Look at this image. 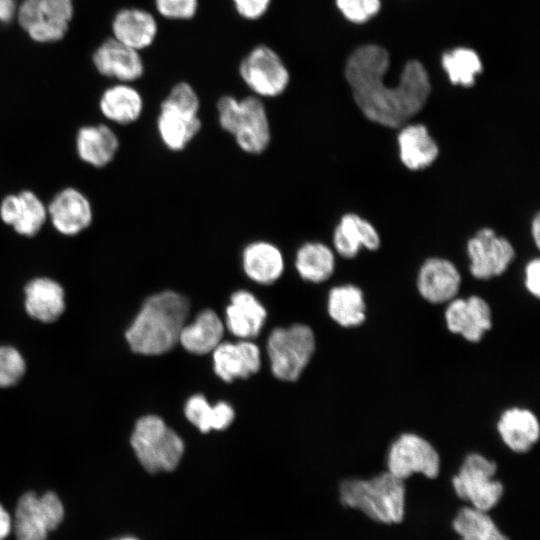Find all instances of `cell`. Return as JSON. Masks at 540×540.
<instances>
[{
    "label": "cell",
    "mask_w": 540,
    "mask_h": 540,
    "mask_svg": "<svg viewBox=\"0 0 540 540\" xmlns=\"http://www.w3.org/2000/svg\"><path fill=\"white\" fill-rule=\"evenodd\" d=\"M143 98L129 83L120 82L108 87L101 95L99 109L109 121L128 125L137 121L143 112Z\"/></svg>",
    "instance_id": "83f0119b"
},
{
    "label": "cell",
    "mask_w": 540,
    "mask_h": 540,
    "mask_svg": "<svg viewBox=\"0 0 540 540\" xmlns=\"http://www.w3.org/2000/svg\"><path fill=\"white\" fill-rule=\"evenodd\" d=\"M342 14L353 23H364L380 9L379 0H336Z\"/></svg>",
    "instance_id": "d590c367"
},
{
    "label": "cell",
    "mask_w": 540,
    "mask_h": 540,
    "mask_svg": "<svg viewBox=\"0 0 540 540\" xmlns=\"http://www.w3.org/2000/svg\"><path fill=\"white\" fill-rule=\"evenodd\" d=\"M266 316L265 308L252 293L238 290L231 295L230 304L226 308V324L235 336H257Z\"/></svg>",
    "instance_id": "4316f807"
},
{
    "label": "cell",
    "mask_w": 540,
    "mask_h": 540,
    "mask_svg": "<svg viewBox=\"0 0 540 540\" xmlns=\"http://www.w3.org/2000/svg\"><path fill=\"white\" fill-rule=\"evenodd\" d=\"M531 235L537 248L540 247V216L537 213L531 222Z\"/></svg>",
    "instance_id": "b9f144b4"
},
{
    "label": "cell",
    "mask_w": 540,
    "mask_h": 540,
    "mask_svg": "<svg viewBox=\"0 0 540 540\" xmlns=\"http://www.w3.org/2000/svg\"><path fill=\"white\" fill-rule=\"evenodd\" d=\"M525 287L534 297H539L540 261L538 258L530 260L525 267Z\"/></svg>",
    "instance_id": "f35d334b"
},
{
    "label": "cell",
    "mask_w": 540,
    "mask_h": 540,
    "mask_svg": "<svg viewBox=\"0 0 540 540\" xmlns=\"http://www.w3.org/2000/svg\"><path fill=\"white\" fill-rule=\"evenodd\" d=\"M388 67L389 55L384 48L364 45L348 58L345 76L356 105L368 120L384 127L400 128L422 110L431 85L424 66L411 60L398 84L388 86L384 83Z\"/></svg>",
    "instance_id": "6da1fadb"
},
{
    "label": "cell",
    "mask_w": 540,
    "mask_h": 540,
    "mask_svg": "<svg viewBox=\"0 0 540 540\" xmlns=\"http://www.w3.org/2000/svg\"><path fill=\"white\" fill-rule=\"evenodd\" d=\"M332 241L336 253L346 259L356 257L362 248L375 251L381 244L374 225L356 213H346L340 218Z\"/></svg>",
    "instance_id": "d6986e66"
},
{
    "label": "cell",
    "mask_w": 540,
    "mask_h": 540,
    "mask_svg": "<svg viewBox=\"0 0 540 540\" xmlns=\"http://www.w3.org/2000/svg\"><path fill=\"white\" fill-rule=\"evenodd\" d=\"M115 540H138L134 537H130V536H126V537H121V538H118V539H115Z\"/></svg>",
    "instance_id": "7bdbcfd3"
},
{
    "label": "cell",
    "mask_w": 540,
    "mask_h": 540,
    "mask_svg": "<svg viewBox=\"0 0 540 540\" xmlns=\"http://www.w3.org/2000/svg\"><path fill=\"white\" fill-rule=\"evenodd\" d=\"M17 13L15 0H0V22L8 23Z\"/></svg>",
    "instance_id": "60d3db41"
},
{
    "label": "cell",
    "mask_w": 540,
    "mask_h": 540,
    "mask_svg": "<svg viewBox=\"0 0 540 540\" xmlns=\"http://www.w3.org/2000/svg\"><path fill=\"white\" fill-rule=\"evenodd\" d=\"M213 352L214 370L226 382L247 378L260 368L259 348L251 342L220 343Z\"/></svg>",
    "instance_id": "44dd1931"
},
{
    "label": "cell",
    "mask_w": 540,
    "mask_h": 540,
    "mask_svg": "<svg viewBox=\"0 0 540 540\" xmlns=\"http://www.w3.org/2000/svg\"><path fill=\"white\" fill-rule=\"evenodd\" d=\"M13 520L8 510L0 503V540H5L11 534Z\"/></svg>",
    "instance_id": "ab89813d"
},
{
    "label": "cell",
    "mask_w": 540,
    "mask_h": 540,
    "mask_svg": "<svg viewBox=\"0 0 540 540\" xmlns=\"http://www.w3.org/2000/svg\"><path fill=\"white\" fill-rule=\"evenodd\" d=\"M399 158L412 171L431 166L439 155L435 139L423 124H404L397 135Z\"/></svg>",
    "instance_id": "603a6c76"
},
{
    "label": "cell",
    "mask_w": 540,
    "mask_h": 540,
    "mask_svg": "<svg viewBox=\"0 0 540 540\" xmlns=\"http://www.w3.org/2000/svg\"><path fill=\"white\" fill-rule=\"evenodd\" d=\"M447 328L460 334L469 342H479L491 329L492 314L488 303L473 295L467 299L454 298L448 302L445 311Z\"/></svg>",
    "instance_id": "2e32d148"
},
{
    "label": "cell",
    "mask_w": 540,
    "mask_h": 540,
    "mask_svg": "<svg viewBox=\"0 0 540 540\" xmlns=\"http://www.w3.org/2000/svg\"><path fill=\"white\" fill-rule=\"evenodd\" d=\"M200 100L187 82L175 84L161 102L157 116V132L164 146L174 152L182 151L198 135L202 122Z\"/></svg>",
    "instance_id": "5b68a950"
},
{
    "label": "cell",
    "mask_w": 540,
    "mask_h": 540,
    "mask_svg": "<svg viewBox=\"0 0 540 540\" xmlns=\"http://www.w3.org/2000/svg\"><path fill=\"white\" fill-rule=\"evenodd\" d=\"M25 309L32 318L44 323L56 321L65 309L63 287L48 277H36L24 287Z\"/></svg>",
    "instance_id": "cb8c5ba5"
},
{
    "label": "cell",
    "mask_w": 540,
    "mask_h": 540,
    "mask_svg": "<svg viewBox=\"0 0 540 540\" xmlns=\"http://www.w3.org/2000/svg\"><path fill=\"white\" fill-rule=\"evenodd\" d=\"M387 467L389 473L403 481L414 473L433 479L440 471V457L426 439L414 433H404L390 446Z\"/></svg>",
    "instance_id": "7c38bea8"
},
{
    "label": "cell",
    "mask_w": 540,
    "mask_h": 540,
    "mask_svg": "<svg viewBox=\"0 0 540 540\" xmlns=\"http://www.w3.org/2000/svg\"><path fill=\"white\" fill-rule=\"evenodd\" d=\"M328 313L343 327H356L366 319V303L362 290L352 284L333 287L328 294Z\"/></svg>",
    "instance_id": "4dcf8cb0"
},
{
    "label": "cell",
    "mask_w": 540,
    "mask_h": 540,
    "mask_svg": "<svg viewBox=\"0 0 540 540\" xmlns=\"http://www.w3.org/2000/svg\"><path fill=\"white\" fill-rule=\"evenodd\" d=\"M239 75L253 95L259 98L280 96L290 82V73L283 59L263 44L253 47L243 57Z\"/></svg>",
    "instance_id": "9c48e42d"
},
{
    "label": "cell",
    "mask_w": 540,
    "mask_h": 540,
    "mask_svg": "<svg viewBox=\"0 0 540 540\" xmlns=\"http://www.w3.org/2000/svg\"><path fill=\"white\" fill-rule=\"evenodd\" d=\"M220 127L233 136L248 154H261L271 141V128L264 102L255 95L236 98L224 95L216 104Z\"/></svg>",
    "instance_id": "277c9868"
},
{
    "label": "cell",
    "mask_w": 540,
    "mask_h": 540,
    "mask_svg": "<svg viewBox=\"0 0 540 540\" xmlns=\"http://www.w3.org/2000/svg\"><path fill=\"white\" fill-rule=\"evenodd\" d=\"M340 499L375 521L399 523L404 516L405 485L388 471L370 479H347L340 484Z\"/></svg>",
    "instance_id": "3957f363"
},
{
    "label": "cell",
    "mask_w": 540,
    "mask_h": 540,
    "mask_svg": "<svg viewBox=\"0 0 540 540\" xmlns=\"http://www.w3.org/2000/svg\"><path fill=\"white\" fill-rule=\"evenodd\" d=\"M119 146L117 134L105 124L82 126L75 138L79 159L95 168H103L112 162Z\"/></svg>",
    "instance_id": "7402d4cb"
},
{
    "label": "cell",
    "mask_w": 540,
    "mask_h": 540,
    "mask_svg": "<svg viewBox=\"0 0 540 540\" xmlns=\"http://www.w3.org/2000/svg\"><path fill=\"white\" fill-rule=\"evenodd\" d=\"M223 332L218 315L212 310H204L193 323L182 328L179 341L191 353L206 354L221 343Z\"/></svg>",
    "instance_id": "f1b7e54d"
},
{
    "label": "cell",
    "mask_w": 540,
    "mask_h": 540,
    "mask_svg": "<svg viewBox=\"0 0 540 540\" xmlns=\"http://www.w3.org/2000/svg\"><path fill=\"white\" fill-rule=\"evenodd\" d=\"M184 411L187 419L204 433L210 429L223 430L234 419V411L229 404L219 402L210 406L202 395L189 398Z\"/></svg>",
    "instance_id": "1f68e13d"
},
{
    "label": "cell",
    "mask_w": 540,
    "mask_h": 540,
    "mask_svg": "<svg viewBox=\"0 0 540 540\" xmlns=\"http://www.w3.org/2000/svg\"><path fill=\"white\" fill-rule=\"evenodd\" d=\"M26 369L22 355L11 346H0V388L15 385Z\"/></svg>",
    "instance_id": "e575fe53"
},
{
    "label": "cell",
    "mask_w": 540,
    "mask_h": 540,
    "mask_svg": "<svg viewBox=\"0 0 540 540\" xmlns=\"http://www.w3.org/2000/svg\"><path fill=\"white\" fill-rule=\"evenodd\" d=\"M131 445L140 464L150 473L174 470L184 452L182 439L155 415L136 422Z\"/></svg>",
    "instance_id": "8992f818"
},
{
    "label": "cell",
    "mask_w": 540,
    "mask_h": 540,
    "mask_svg": "<svg viewBox=\"0 0 540 540\" xmlns=\"http://www.w3.org/2000/svg\"><path fill=\"white\" fill-rule=\"evenodd\" d=\"M0 219L18 235L34 237L48 220L47 205L28 189L8 194L0 202Z\"/></svg>",
    "instance_id": "9a60e30c"
},
{
    "label": "cell",
    "mask_w": 540,
    "mask_h": 540,
    "mask_svg": "<svg viewBox=\"0 0 540 540\" xmlns=\"http://www.w3.org/2000/svg\"><path fill=\"white\" fill-rule=\"evenodd\" d=\"M442 65L452 84L470 87L482 71L478 55L470 49L458 48L443 55Z\"/></svg>",
    "instance_id": "836d02e7"
},
{
    "label": "cell",
    "mask_w": 540,
    "mask_h": 540,
    "mask_svg": "<svg viewBox=\"0 0 540 540\" xmlns=\"http://www.w3.org/2000/svg\"><path fill=\"white\" fill-rule=\"evenodd\" d=\"M158 13L170 20H189L198 10V0H155Z\"/></svg>",
    "instance_id": "8d00e7d4"
},
{
    "label": "cell",
    "mask_w": 540,
    "mask_h": 540,
    "mask_svg": "<svg viewBox=\"0 0 540 540\" xmlns=\"http://www.w3.org/2000/svg\"><path fill=\"white\" fill-rule=\"evenodd\" d=\"M453 528L461 540H509L484 511L474 507L462 508L453 520Z\"/></svg>",
    "instance_id": "d6a6232c"
},
{
    "label": "cell",
    "mask_w": 540,
    "mask_h": 540,
    "mask_svg": "<svg viewBox=\"0 0 540 540\" xmlns=\"http://www.w3.org/2000/svg\"><path fill=\"white\" fill-rule=\"evenodd\" d=\"M189 315V302L178 292L167 290L145 300L126 331L130 348L143 355H159L179 341Z\"/></svg>",
    "instance_id": "7a4b0ae2"
},
{
    "label": "cell",
    "mask_w": 540,
    "mask_h": 540,
    "mask_svg": "<svg viewBox=\"0 0 540 540\" xmlns=\"http://www.w3.org/2000/svg\"><path fill=\"white\" fill-rule=\"evenodd\" d=\"M496 470V463L483 455H467L452 480L456 494L478 510L486 512L492 509L503 494V485L494 479Z\"/></svg>",
    "instance_id": "30bf717a"
},
{
    "label": "cell",
    "mask_w": 540,
    "mask_h": 540,
    "mask_svg": "<svg viewBox=\"0 0 540 540\" xmlns=\"http://www.w3.org/2000/svg\"><path fill=\"white\" fill-rule=\"evenodd\" d=\"M72 0H24L17 8V19L29 37L39 43L61 40L73 17Z\"/></svg>",
    "instance_id": "8fae6325"
},
{
    "label": "cell",
    "mask_w": 540,
    "mask_h": 540,
    "mask_svg": "<svg viewBox=\"0 0 540 540\" xmlns=\"http://www.w3.org/2000/svg\"><path fill=\"white\" fill-rule=\"evenodd\" d=\"M48 219L63 236L72 237L85 231L93 221V208L88 197L74 187L58 191L47 204Z\"/></svg>",
    "instance_id": "5bb4252c"
},
{
    "label": "cell",
    "mask_w": 540,
    "mask_h": 540,
    "mask_svg": "<svg viewBox=\"0 0 540 540\" xmlns=\"http://www.w3.org/2000/svg\"><path fill=\"white\" fill-rule=\"evenodd\" d=\"M97 71L123 83L141 78L144 63L139 51L132 49L115 38L105 40L93 53Z\"/></svg>",
    "instance_id": "ac0fdd59"
},
{
    "label": "cell",
    "mask_w": 540,
    "mask_h": 540,
    "mask_svg": "<svg viewBox=\"0 0 540 540\" xmlns=\"http://www.w3.org/2000/svg\"><path fill=\"white\" fill-rule=\"evenodd\" d=\"M267 349L274 376L285 381H295L314 352V334L310 327L303 324L276 328L269 336Z\"/></svg>",
    "instance_id": "52a82bcc"
},
{
    "label": "cell",
    "mask_w": 540,
    "mask_h": 540,
    "mask_svg": "<svg viewBox=\"0 0 540 540\" xmlns=\"http://www.w3.org/2000/svg\"><path fill=\"white\" fill-rule=\"evenodd\" d=\"M294 264L303 280L321 283L328 280L334 273L335 253L322 242H305L298 247Z\"/></svg>",
    "instance_id": "f546056e"
},
{
    "label": "cell",
    "mask_w": 540,
    "mask_h": 540,
    "mask_svg": "<svg viewBox=\"0 0 540 540\" xmlns=\"http://www.w3.org/2000/svg\"><path fill=\"white\" fill-rule=\"evenodd\" d=\"M64 514L63 503L56 493L26 492L17 502L12 531L16 540H46L62 523Z\"/></svg>",
    "instance_id": "ba28073f"
},
{
    "label": "cell",
    "mask_w": 540,
    "mask_h": 540,
    "mask_svg": "<svg viewBox=\"0 0 540 540\" xmlns=\"http://www.w3.org/2000/svg\"><path fill=\"white\" fill-rule=\"evenodd\" d=\"M113 38L124 45L140 51L155 40L158 24L155 17L140 8H124L112 21Z\"/></svg>",
    "instance_id": "d4e9b609"
},
{
    "label": "cell",
    "mask_w": 540,
    "mask_h": 540,
    "mask_svg": "<svg viewBox=\"0 0 540 540\" xmlns=\"http://www.w3.org/2000/svg\"><path fill=\"white\" fill-rule=\"evenodd\" d=\"M237 13L244 19L257 20L266 14L271 0H232Z\"/></svg>",
    "instance_id": "74e56055"
},
{
    "label": "cell",
    "mask_w": 540,
    "mask_h": 540,
    "mask_svg": "<svg viewBox=\"0 0 540 540\" xmlns=\"http://www.w3.org/2000/svg\"><path fill=\"white\" fill-rule=\"evenodd\" d=\"M461 285V275L453 262L446 258H428L420 267L417 288L420 295L433 304L454 299Z\"/></svg>",
    "instance_id": "e0dca14e"
},
{
    "label": "cell",
    "mask_w": 540,
    "mask_h": 540,
    "mask_svg": "<svg viewBox=\"0 0 540 540\" xmlns=\"http://www.w3.org/2000/svg\"><path fill=\"white\" fill-rule=\"evenodd\" d=\"M469 270L474 278L488 280L500 276L515 258V249L494 229L483 227L467 241Z\"/></svg>",
    "instance_id": "4fadbf2b"
},
{
    "label": "cell",
    "mask_w": 540,
    "mask_h": 540,
    "mask_svg": "<svg viewBox=\"0 0 540 540\" xmlns=\"http://www.w3.org/2000/svg\"><path fill=\"white\" fill-rule=\"evenodd\" d=\"M241 265L249 279L258 284L269 285L282 276L285 259L281 249L274 243L256 240L242 249Z\"/></svg>",
    "instance_id": "ffe728a7"
},
{
    "label": "cell",
    "mask_w": 540,
    "mask_h": 540,
    "mask_svg": "<svg viewBox=\"0 0 540 540\" xmlns=\"http://www.w3.org/2000/svg\"><path fill=\"white\" fill-rule=\"evenodd\" d=\"M497 430L505 445L514 452L525 453L538 441L540 434L536 415L525 408L505 410L497 423Z\"/></svg>",
    "instance_id": "484cf974"
}]
</instances>
